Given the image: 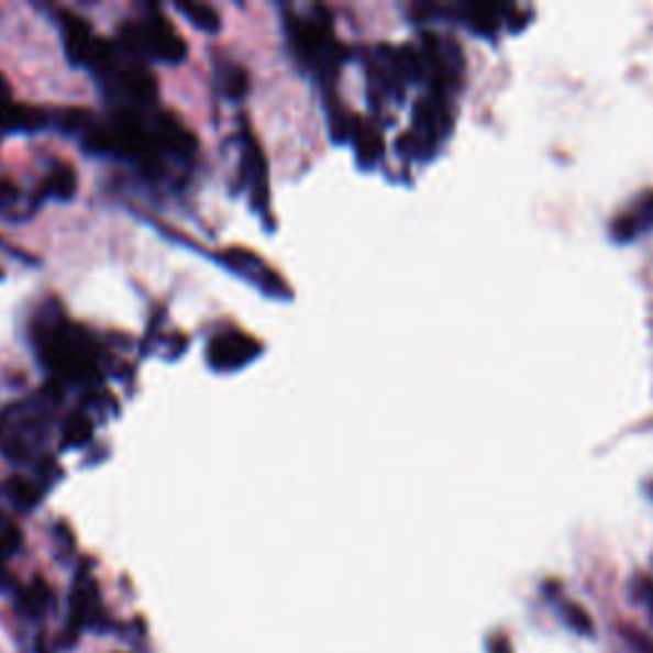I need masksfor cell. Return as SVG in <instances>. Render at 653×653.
Returning <instances> with one entry per match:
<instances>
[{
    "label": "cell",
    "mask_w": 653,
    "mask_h": 653,
    "mask_svg": "<svg viewBox=\"0 0 653 653\" xmlns=\"http://www.w3.org/2000/svg\"><path fill=\"white\" fill-rule=\"evenodd\" d=\"M218 82L230 100H241L248 92V71L237 65H222L218 69Z\"/></svg>",
    "instance_id": "15"
},
{
    "label": "cell",
    "mask_w": 653,
    "mask_h": 653,
    "mask_svg": "<svg viewBox=\"0 0 653 653\" xmlns=\"http://www.w3.org/2000/svg\"><path fill=\"white\" fill-rule=\"evenodd\" d=\"M488 653H513V649H511V643L503 639V635H498V639L488 646Z\"/></svg>",
    "instance_id": "22"
},
{
    "label": "cell",
    "mask_w": 653,
    "mask_h": 653,
    "mask_svg": "<svg viewBox=\"0 0 653 653\" xmlns=\"http://www.w3.org/2000/svg\"><path fill=\"white\" fill-rule=\"evenodd\" d=\"M23 602H26L29 612H42L46 608V602H49V589H46L44 583H36L34 587L29 589L26 597H23Z\"/></svg>",
    "instance_id": "19"
},
{
    "label": "cell",
    "mask_w": 653,
    "mask_h": 653,
    "mask_svg": "<svg viewBox=\"0 0 653 653\" xmlns=\"http://www.w3.org/2000/svg\"><path fill=\"white\" fill-rule=\"evenodd\" d=\"M261 355V345L241 330H222L210 340L207 363L214 370H241Z\"/></svg>",
    "instance_id": "6"
},
{
    "label": "cell",
    "mask_w": 653,
    "mask_h": 653,
    "mask_svg": "<svg viewBox=\"0 0 653 653\" xmlns=\"http://www.w3.org/2000/svg\"><path fill=\"white\" fill-rule=\"evenodd\" d=\"M177 11L185 15L195 29L204 31V34H214V31H220V13L214 11L212 5L195 3V0H181V3H177Z\"/></svg>",
    "instance_id": "13"
},
{
    "label": "cell",
    "mask_w": 653,
    "mask_h": 653,
    "mask_svg": "<svg viewBox=\"0 0 653 653\" xmlns=\"http://www.w3.org/2000/svg\"><path fill=\"white\" fill-rule=\"evenodd\" d=\"M653 228V192H643L635 202H631L626 212H620L616 220H612L610 233L618 243H628L649 233Z\"/></svg>",
    "instance_id": "9"
},
{
    "label": "cell",
    "mask_w": 653,
    "mask_h": 653,
    "mask_svg": "<svg viewBox=\"0 0 653 653\" xmlns=\"http://www.w3.org/2000/svg\"><path fill=\"white\" fill-rule=\"evenodd\" d=\"M633 593L639 600L649 608V616L653 618V579L649 577H639L633 585Z\"/></svg>",
    "instance_id": "21"
},
{
    "label": "cell",
    "mask_w": 653,
    "mask_h": 653,
    "mask_svg": "<svg viewBox=\"0 0 653 653\" xmlns=\"http://www.w3.org/2000/svg\"><path fill=\"white\" fill-rule=\"evenodd\" d=\"M121 49L135 59H158L179 65L187 57V44L179 31L158 11H151L143 21H129L121 29Z\"/></svg>",
    "instance_id": "3"
},
{
    "label": "cell",
    "mask_w": 653,
    "mask_h": 653,
    "mask_svg": "<svg viewBox=\"0 0 653 653\" xmlns=\"http://www.w3.org/2000/svg\"><path fill=\"white\" fill-rule=\"evenodd\" d=\"M243 179L251 187L253 207L266 210L268 204V166L258 141L251 133L243 135Z\"/></svg>",
    "instance_id": "8"
},
{
    "label": "cell",
    "mask_w": 653,
    "mask_h": 653,
    "mask_svg": "<svg viewBox=\"0 0 653 653\" xmlns=\"http://www.w3.org/2000/svg\"><path fill=\"white\" fill-rule=\"evenodd\" d=\"M649 492H651V498H653V483H651V488H649Z\"/></svg>",
    "instance_id": "23"
},
{
    "label": "cell",
    "mask_w": 653,
    "mask_h": 653,
    "mask_svg": "<svg viewBox=\"0 0 653 653\" xmlns=\"http://www.w3.org/2000/svg\"><path fill=\"white\" fill-rule=\"evenodd\" d=\"M21 546V533L13 523H0V572H3V564L15 549Z\"/></svg>",
    "instance_id": "18"
},
{
    "label": "cell",
    "mask_w": 653,
    "mask_h": 653,
    "mask_svg": "<svg viewBox=\"0 0 653 653\" xmlns=\"http://www.w3.org/2000/svg\"><path fill=\"white\" fill-rule=\"evenodd\" d=\"M151 123H154L158 151H166V154L179 156V158H187L195 154L197 139L177 121V118L169 113H158Z\"/></svg>",
    "instance_id": "10"
},
{
    "label": "cell",
    "mask_w": 653,
    "mask_h": 653,
    "mask_svg": "<svg viewBox=\"0 0 653 653\" xmlns=\"http://www.w3.org/2000/svg\"><path fill=\"white\" fill-rule=\"evenodd\" d=\"M59 29H62V42H65L69 65H75V67L90 65L95 46H98V36L92 34V29L87 26V21L79 19L77 13L62 11Z\"/></svg>",
    "instance_id": "7"
},
{
    "label": "cell",
    "mask_w": 653,
    "mask_h": 653,
    "mask_svg": "<svg viewBox=\"0 0 653 653\" xmlns=\"http://www.w3.org/2000/svg\"><path fill=\"white\" fill-rule=\"evenodd\" d=\"M350 139L355 141V154L361 158L363 166H373L378 162L380 151H384V143H380V133L376 129H370V125L363 121H355L353 135H350Z\"/></svg>",
    "instance_id": "11"
},
{
    "label": "cell",
    "mask_w": 653,
    "mask_h": 653,
    "mask_svg": "<svg viewBox=\"0 0 653 653\" xmlns=\"http://www.w3.org/2000/svg\"><path fill=\"white\" fill-rule=\"evenodd\" d=\"M218 258L222 261V266H228L233 274H237L245 281L256 286L266 297H274V299H286L289 297V289H286V284L281 281V276L274 274L266 266V261L258 258L256 253L245 251V248H225L218 253Z\"/></svg>",
    "instance_id": "5"
},
{
    "label": "cell",
    "mask_w": 653,
    "mask_h": 653,
    "mask_svg": "<svg viewBox=\"0 0 653 653\" xmlns=\"http://www.w3.org/2000/svg\"><path fill=\"white\" fill-rule=\"evenodd\" d=\"M92 419L87 413L77 411L65 421V429H62V447L65 450H79L85 447L87 442L92 440Z\"/></svg>",
    "instance_id": "14"
},
{
    "label": "cell",
    "mask_w": 653,
    "mask_h": 653,
    "mask_svg": "<svg viewBox=\"0 0 653 653\" xmlns=\"http://www.w3.org/2000/svg\"><path fill=\"white\" fill-rule=\"evenodd\" d=\"M42 192L44 197H52V199H71L77 192V174L75 169H69L67 164H57L54 169L46 174L44 185H42Z\"/></svg>",
    "instance_id": "12"
},
{
    "label": "cell",
    "mask_w": 653,
    "mask_h": 653,
    "mask_svg": "<svg viewBox=\"0 0 653 653\" xmlns=\"http://www.w3.org/2000/svg\"><path fill=\"white\" fill-rule=\"evenodd\" d=\"M42 485L26 480V477H13V480L8 483V498L19 508H34L38 500H42Z\"/></svg>",
    "instance_id": "16"
},
{
    "label": "cell",
    "mask_w": 653,
    "mask_h": 653,
    "mask_svg": "<svg viewBox=\"0 0 653 653\" xmlns=\"http://www.w3.org/2000/svg\"><path fill=\"white\" fill-rule=\"evenodd\" d=\"M286 36L301 65L312 67L322 75H332L340 67V42L332 34L326 19H307V15H286Z\"/></svg>",
    "instance_id": "4"
},
{
    "label": "cell",
    "mask_w": 653,
    "mask_h": 653,
    "mask_svg": "<svg viewBox=\"0 0 653 653\" xmlns=\"http://www.w3.org/2000/svg\"><path fill=\"white\" fill-rule=\"evenodd\" d=\"M59 406L57 388H46L34 396L5 406L0 411V452L13 462H29L44 447L49 436L54 411Z\"/></svg>",
    "instance_id": "2"
},
{
    "label": "cell",
    "mask_w": 653,
    "mask_h": 653,
    "mask_svg": "<svg viewBox=\"0 0 653 653\" xmlns=\"http://www.w3.org/2000/svg\"><path fill=\"white\" fill-rule=\"evenodd\" d=\"M623 635H626V641L631 643V649L635 651V653H653V641L649 639L646 633H641V631H631V628H626L623 631Z\"/></svg>",
    "instance_id": "20"
},
{
    "label": "cell",
    "mask_w": 653,
    "mask_h": 653,
    "mask_svg": "<svg viewBox=\"0 0 653 653\" xmlns=\"http://www.w3.org/2000/svg\"><path fill=\"white\" fill-rule=\"evenodd\" d=\"M34 345L38 361L54 378L65 384H87L98 376L100 353L92 334L67 322L57 307H46L34 320Z\"/></svg>",
    "instance_id": "1"
},
{
    "label": "cell",
    "mask_w": 653,
    "mask_h": 653,
    "mask_svg": "<svg viewBox=\"0 0 653 653\" xmlns=\"http://www.w3.org/2000/svg\"><path fill=\"white\" fill-rule=\"evenodd\" d=\"M560 616L564 623L572 628V631H577L579 635H593V631H595L593 620H589V616L583 608H579V605H575V602L560 605Z\"/></svg>",
    "instance_id": "17"
}]
</instances>
